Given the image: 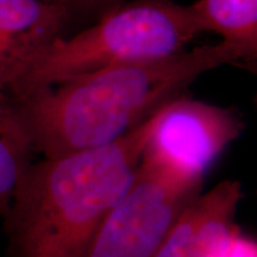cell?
<instances>
[{
	"instance_id": "6da1fadb",
	"label": "cell",
	"mask_w": 257,
	"mask_h": 257,
	"mask_svg": "<svg viewBox=\"0 0 257 257\" xmlns=\"http://www.w3.org/2000/svg\"><path fill=\"white\" fill-rule=\"evenodd\" d=\"M242 67L223 41L174 55L131 61L22 94H0V128L43 159L118 140L187 93L202 74Z\"/></svg>"
},
{
	"instance_id": "7a4b0ae2",
	"label": "cell",
	"mask_w": 257,
	"mask_h": 257,
	"mask_svg": "<svg viewBox=\"0 0 257 257\" xmlns=\"http://www.w3.org/2000/svg\"><path fill=\"white\" fill-rule=\"evenodd\" d=\"M161 111L105 146L32 162L3 217L8 256L85 257L133 181Z\"/></svg>"
},
{
	"instance_id": "3957f363",
	"label": "cell",
	"mask_w": 257,
	"mask_h": 257,
	"mask_svg": "<svg viewBox=\"0 0 257 257\" xmlns=\"http://www.w3.org/2000/svg\"><path fill=\"white\" fill-rule=\"evenodd\" d=\"M192 5L174 0H128L37 54L2 94L49 87L114 64L174 55L202 34Z\"/></svg>"
},
{
	"instance_id": "277c9868",
	"label": "cell",
	"mask_w": 257,
	"mask_h": 257,
	"mask_svg": "<svg viewBox=\"0 0 257 257\" xmlns=\"http://www.w3.org/2000/svg\"><path fill=\"white\" fill-rule=\"evenodd\" d=\"M202 188V176L141 156L133 181L102 220L85 257H153Z\"/></svg>"
},
{
	"instance_id": "5b68a950",
	"label": "cell",
	"mask_w": 257,
	"mask_h": 257,
	"mask_svg": "<svg viewBox=\"0 0 257 257\" xmlns=\"http://www.w3.org/2000/svg\"><path fill=\"white\" fill-rule=\"evenodd\" d=\"M242 115L184 94L161 111L142 157L182 174L202 176L244 130Z\"/></svg>"
},
{
	"instance_id": "8992f818",
	"label": "cell",
	"mask_w": 257,
	"mask_h": 257,
	"mask_svg": "<svg viewBox=\"0 0 257 257\" xmlns=\"http://www.w3.org/2000/svg\"><path fill=\"white\" fill-rule=\"evenodd\" d=\"M243 198L238 180H223L201 193L153 257H229L240 232L236 216Z\"/></svg>"
},
{
	"instance_id": "52a82bcc",
	"label": "cell",
	"mask_w": 257,
	"mask_h": 257,
	"mask_svg": "<svg viewBox=\"0 0 257 257\" xmlns=\"http://www.w3.org/2000/svg\"><path fill=\"white\" fill-rule=\"evenodd\" d=\"M72 30L68 16L43 0H0V94L44 47Z\"/></svg>"
},
{
	"instance_id": "ba28073f",
	"label": "cell",
	"mask_w": 257,
	"mask_h": 257,
	"mask_svg": "<svg viewBox=\"0 0 257 257\" xmlns=\"http://www.w3.org/2000/svg\"><path fill=\"white\" fill-rule=\"evenodd\" d=\"M204 32H216L242 57V68L256 72L257 0H197L192 4Z\"/></svg>"
},
{
	"instance_id": "9c48e42d",
	"label": "cell",
	"mask_w": 257,
	"mask_h": 257,
	"mask_svg": "<svg viewBox=\"0 0 257 257\" xmlns=\"http://www.w3.org/2000/svg\"><path fill=\"white\" fill-rule=\"evenodd\" d=\"M32 163V154L16 138L0 131V217H4L16 188Z\"/></svg>"
},
{
	"instance_id": "30bf717a",
	"label": "cell",
	"mask_w": 257,
	"mask_h": 257,
	"mask_svg": "<svg viewBox=\"0 0 257 257\" xmlns=\"http://www.w3.org/2000/svg\"><path fill=\"white\" fill-rule=\"evenodd\" d=\"M68 16L72 28L91 25L128 0H43Z\"/></svg>"
},
{
	"instance_id": "8fae6325",
	"label": "cell",
	"mask_w": 257,
	"mask_h": 257,
	"mask_svg": "<svg viewBox=\"0 0 257 257\" xmlns=\"http://www.w3.org/2000/svg\"><path fill=\"white\" fill-rule=\"evenodd\" d=\"M229 257H256V244L239 232L234 239Z\"/></svg>"
}]
</instances>
